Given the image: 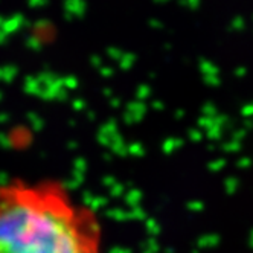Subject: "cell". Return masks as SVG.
I'll use <instances>...</instances> for the list:
<instances>
[{
    "label": "cell",
    "instance_id": "obj_1",
    "mask_svg": "<svg viewBox=\"0 0 253 253\" xmlns=\"http://www.w3.org/2000/svg\"><path fill=\"white\" fill-rule=\"evenodd\" d=\"M0 253H102L92 208L55 180L0 185Z\"/></svg>",
    "mask_w": 253,
    "mask_h": 253
}]
</instances>
